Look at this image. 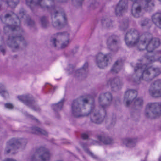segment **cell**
<instances>
[{"label": "cell", "mask_w": 161, "mask_h": 161, "mask_svg": "<svg viewBox=\"0 0 161 161\" xmlns=\"http://www.w3.org/2000/svg\"><path fill=\"white\" fill-rule=\"evenodd\" d=\"M94 104L95 101L92 96L89 95L80 96L72 103V114L76 117L86 116L94 110Z\"/></svg>", "instance_id": "1"}, {"label": "cell", "mask_w": 161, "mask_h": 161, "mask_svg": "<svg viewBox=\"0 0 161 161\" xmlns=\"http://www.w3.org/2000/svg\"><path fill=\"white\" fill-rule=\"evenodd\" d=\"M27 140L25 138L14 137L7 141L5 148V154L13 155L23 151L27 145Z\"/></svg>", "instance_id": "2"}, {"label": "cell", "mask_w": 161, "mask_h": 161, "mask_svg": "<svg viewBox=\"0 0 161 161\" xmlns=\"http://www.w3.org/2000/svg\"><path fill=\"white\" fill-rule=\"evenodd\" d=\"M52 23L54 28L62 29L66 25L67 19L65 13L61 7L53 8L51 14Z\"/></svg>", "instance_id": "3"}, {"label": "cell", "mask_w": 161, "mask_h": 161, "mask_svg": "<svg viewBox=\"0 0 161 161\" xmlns=\"http://www.w3.org/2000/svg\"><path fill=\"white\" fill-rule=\"evenodd\" d=\"M69 40V34L67 32H62L57 33L52 36L51 43L57 49H63L68 46Z\"/></svg>", "instance_id": "4"}, {"label": "cell", "mask_w": 161, "mask_h": 161, "mask_svg": "<svg viewBox=\"0 0 161 161\" xmlns=\"http://www.w3.org/2000/svg\"><path fill=\"white\" fill-rule=\"evenodd\" d=\"M7 44L11 49L15 51L24 49L27 45L26 40L22 35L8 36Z\"/></svg>", "instance_id": "5"}, {"label": "cell", "mask_w": 161, "mask_h": 161, "mask_svg": "<svg viewBox=\"0 0 161 161\" xmlns=\"http://www.w3.org/2000/svg\"><path fill=\"white\" fill-rule=\"evenodd\" d=\"M150 2L148 1H136L132 6L131 13L133 16L138 18L143 15L148 9Z\"/></svg>", "instance_id": "6"}, {"label": "cell", "mask_w": 161, "mask_h": 161, "mask_svg": "<svg viewBox=\"0 0 161 161\" xmlns=\"http://www.w3.org/2000/svg\"><path fill=\"white\" fill-rule=\"evenodd\" d=\"M2 21L6 26H19L20 20L19 17L14 12L6 11L1 16Z\"/></svg>", "instance_id": "7"}, {"label": "cell", "mask_w": 161, "mask_h": 161, "mask_svg": "<svg viewBox=\"0 0 161 161\" xmlns=\"http://www.w3.org/2000/svg\"><path fill=\"white\" fill-rule=\"evenodd\" d=\"M146 116L151 119L158 118L161 116V103H148L145 109Z\"/></svg>", "instance_id": "8"}, {"label": "cell", "mask_w": 161, "mask_h": 161, "mask_svg": "<svg viewBox=\"0 0 161 161\" xmlns=\"http://www.w3.org/2000/svg\"><path fill=\"white\" fill-rule=\"evenodd\" d=\"M50 157L49 150L45 147H40L36 151L31 161H50Z\"/></svg>", "instance_id": "9"}, {"label": "cell", "mask_w": 161, "mask_h": 161, "mask_svg": "<svg viewBox=\"0 0 161 161\" xmlns=\"http://www.w3.org/2000/svg\"><path fill=\"white\" fill-rule=\"evenodd\" d=\"M90 115V119L92 122L101 124L105 119L106 113L104 108L100 106L94 109Z\"/></svg>", "instance_id": "10"}, {"label": "cell", "mask_w": 161, "mask_h": 161, "mask_svg": "<svg viewBox=\"0 0 161 161\" xmlns=\"http://www.w3.org/2000/svg\"><path fill=\"white\" fill-rule=\"evenodd\" d=\"M139 37V33L136 30L130 29L125 35V43L128 47H132L137 44Z\"/></svg>", "instance_id": "11"}, {"label": "cell", "mask_w": 161, "mask_h": 161, "mask_svg": "<svg viewBox=\"0 0 161 161\" xmlns=\"http://www.w3.org/2000/svg\"><path fill=\"white\" fill-rule=\"evenodd\" d=\"M112 59L111 54L100 53L97 55L96 62L99 68L104 69L109 66L112 62Z\"/></svg>", "instance_id": "12"}, {"label": "cell", "mask_w": 161, "mask_h": 161, "mask_svg": "<svg viewBox=\"0 0 161 161\" xmlns=\"http://www.w3.org/2000/svg\"><path fill=\"white\" fill-rule=\"evenodd\" d=\"M161 73V70L159 68L152 66L145 69L142 76V80L149 81L159 76Z\"/></svg>", "instance_id": "13"}, {"label": "cell", "mask_w": 161, "mask_h": 161, "mask_svg": "<svg viewBox=\"0 0 161 161\" xmlns=\"http://www.w3.org/2000/svg\"><path fill=\"white\" fill-rule=\"evenodd\" d=\"M153 38L151 34L149 32L144 33L139 37L137 43V47L140 51L147 49L148 45Z\"/></svg>", "instance_id": "14"}, {"label": "cell", "mask_w": 161, "mask_h": 161, "mask_svg": "<svg viewBox=\"0 0 161 161\" xmlns=\"http://www.w3.org/2000/svg\"><path fill=\"white\" fill-rule=\"evenodd\" d=\"M149 92L153 97H161V80L154 81L151 84Z\"/></svg>", "instance_id": "15"}, {"label": "cell", "mask_w": 161, "mask_h": 161, "mask_svg": "<svg viewBox=\"0 0 161 161\" xmlns=\"http://www.w3.org/2000/svg\"><path fill=\"white\" fill-rule=\"evenodd\" d=\"M19 99L27 106L35 110H38V106L34 98L30 95H22L19 97Z\"/></svg>", "instance_id": "16"}, {"label": "cell", "mask_w": 161, "mask_h": 161, "mask_svg": "<svg viewBox=\"0 0 161 161\" xmlns=\"http://www.w3.org/2000/svg\"><path fill=\"white\" fill-rule=\"evenodd\" d=\"M120 41L119 37L117 36L113 35L111 36L107 40V47L109 49L113 52L118 50L120 47Z\"/></svg>", "instance_id": "17"}, {"label": "cell", "mask_w": 161, "mask_h": 161, "mask_svg": "<svg viewBox=\"0 0 161 161\" xmlns=\"http://www.w3.org/2000/svg\"><path fill=\"white\" fill-rule=\"evenodd\" d=\"M112 101V94L110 92H106L100 95L98 98V102L101 107H108L111 104Z\"/></svg>", "instance_id": "18"}, {"label": "cell", "mask_w": 161, "mask_h": 161, "mask_svg": "<svg viewBox=\"0 0 161 161\" xmlns=\"http://www.w3.org/2000/svg\"><path fill=\"white\" fill-rule=\"evenodd\" d=\"M137 92L134 89H130L126 91L124 95V104L128 107L130 106L137 97Z\"/></svg>", "instance_id": "19"}, {"label": "cell", "mask_w": 161, "mask_h": 161, "mask_svg": "<svg viewBox=\"0 0 161 161\" xmlns=\"http://www.w3.org/2000/svg\"><path fill=\"white\" fill-rule=\"evenodd\" d=\"M3 32L8 36L22 35V29L19 26H5L3 28Z\"/></svg>", "instance_id": "20"}, {"label": "cell", "mask_w": 161, "mask_h": 161, "mask_svg": "<svg viewBox=\"0 0 161 161\" xmlns=\"http://www.w3.org/2000/svg\"><path fill=\"white\" fill-rule=\"evenodd\" d=\"M128 2L126 0H121L117 4L115 14L117 16L121 17L126 13L128 9Z\"/></svg>", "instance_id": "21"}, {"label": "cell", "mask_w": 161, "mask_h": 161, "mask_svg": "<svg viewBox=\"0 0 161 161\" xmlns=\"http://www.w3.org/2000/svg\"><path fill=\"white\" fill-rule=\"evenodd\" d=\"M146 69V64H140L137 66L133 75L134 80L135 81L138 82L142 80L143 73Z\"/></svg>", "instance_id": "22"}, {"label": "cell", "mask_w": 161, "mask_h": 161, "mask_svg": "<svg viewBox=\"0 0 161 161\" xmlns=\"http://www.w3.org/2000/svg\"><path fill=\"white\" fill-rule=\"evenodd\" d=\"M110 85H111V89L114 92L119 91L123 86L122 80L119 77H116L112 80Z\"/></svg>", "instance_id": "23"}, {"label": "cell", "mask_w": 161, "mask_h": 161, "mask_svg": "<svg viewBox=\"0 0 161 161\" xmlns=\"http://www.w3.org/2000/svg\"><path fill=\"white\" fill-rule=\"evenodd\" d=\"M161 44V41L158 38H153L147 47V50L149 53H151L154 51L156 49L159 47Z\"/></svg>", "instance_id": "24"}, {"label": "cell", "mask_w": 161, "mask_h": 161, "mask_svg": "<svg viewBox=\"0 0 161 161\" xmlns=\"http://www.w3.org/2000/svg\"><path fill=\"white\" fill-rule=\"evenodd\" d=\"M123 64H124V61L122 59H118L113 65L111 71L113 73H115V74L119 73L123 68Z\"/></svg>", "instance_id": "25"}, {"label": "cell", "mask_w": 161, "mask_h": 161, "mask_svg": "<svg viewBox=\"0 0 161 161\" xmlns=\"http://www.w3.org/2000/svg\"><path fill=\"white\" fill-rule=\"evenodd\" d=\"M153 22L158 28L161 29V14L156 13L152 17Z\"/></svg>", "instance_id": "26"}, {"label": "cell", "mask_w": 161, "mask_h": 161, "mask_svg": "<svg viewBox=\"0 0 161 161\" xmlns=\"http://www.w3.org/2000/svg\"><path fill=\"white\" fill-rule=\"evenodd\" d=\"M39 5L43 8L50 9L53 7L54 5V2L53 1H42L39 2Z\"/></svg>", "instance_id": "27"}, {"label": "cell", "mask_w": 161, "mask_h": 161, "mask_svg": "<svg viewBox=\"0 0 161 161\" xmlns=\"http://www.w3.org/2000/svg\"><path fill=\"white\" fill-rule=\"evenodd\" d=\"M87 68H84L81 69H79L77 72V74H76V76L79 78H84V76H86V73H87Z\"/></svg>", "instance_id": "28"}, {"label": "cell", "mask_w": 161, "mask_h": 161, "mask_svg": "<svg viewBox=\"0 0 161 161\" xmlns=\"http://www.w3.org/2000/svg\"><path fill=\"white\" fill-rule=\"evenodd\" d=\"M143 100L141 98H138L135 101L134 104V108L135 110H139L142 108L143 105Z\"/></svg>", "instance_id": "29"}, {"label": "cell", "mask_w": 161, "mask_h": 161, "mask_svg": "<svg viewBox=\"0 0 161 161\" xmlns=\"http://www.w3.org/2000/svg\"><path fill=\"white\" fill-rule=\"evenodd\" d=\"M99 139L105 144H110L112 143V140L110 137L104 136H99Z\"/></svg>", "instance_id": "30"}, {"label": "cell", "mask_w": 161, "mask_h": 161, "mask_svg": "<svg viewBox=\"0 0 161 161\" xmlns=\"http://www.w3.org/2000/svg\"><path fill=\"white\" fill-rule=\"evenodd\" d=\"M19 1H8L6 2L7 4L9 5L10 7L14 8L16 7L17 5L19 3Z\"/></svg>", "instance_id": "31"}, {"label": "cell", "mask_w": 161, "mask_h": 161, "mask_svg": "<svg viewBox=\"0 0 161 161\" xmlns=\"http://www.w3.org/2000/svg\"><path fill=\"white\" fill-rule=\"evenodd\" d=\"M39 2L40 1H27V3L29 6L33 7L39 4Z\"/></svg>", "instance_id": "32"}, {"label": "cell", "mask_w": 161, "mask_h": 161, "mask_svg": "<svg viewBox=\"0 0 161 161\" xmlns=\"http://www.w3.org/2000/svg\"><path fill=\"white\" fill-rule=\"evenodd\" d=\"M33 130L34 131L37 133H40L41 134L44 135H47V133L44 130H42V129L39 128H33Z\"/></svg>", "instance_id": "33"}, {"label": "cell", "mask_w": 161, "mask_h": 161, "mask_svg": "<svg viewBox=\"0 0 161 161\" xmlns=\"http://www.w3.org/2000/svg\"><path fill=\"white\" fill-rule=\"evenodd\" d=\"M124 143L126 144V146L131 147L134 146L135 142L134 140H132V139H129V140L126 139V141L124 142Z\"/></svg>", "instance_id": "34"}, {"label": "cell", "mask_w": 161, "mask_h": 161, "mask_svg": "<svg viewBox=\"0 0 161 161\" xmlns=\"http://www.w3.org/2000/svg\"><path fill=\"white\" fill-rule=\"evenodd\" d=\"M5 107L9 109H12L14 108V105L12 103H7L5 104Z\"/></svg>", "instance_id": "35"}, {"label": "cell", "mask_w": 161, "mask_h": 161, "mask_svg": "<svg viewBox=\"0 0 161 161\" xmlns=\"http://www.w3.org/2000/svg\"><path fill=\"white\" fill-rule=\"evenodd\" d=\"M3 161H17L16 160H14V159H12V158H6V159H4Z\"/></svg>", "instance_id": "36"}, {"label": "cell", "mask_w": 161, "mask_h": 161, "mask_svg": "<svg viewBox=\"0 0 161 161\" xmlns=\"http://www.w3.org/2000/svg\"><path fill=\"white\" fill-rule=\"evenodd\" d=\"M159 61H160V63H161V57H160V58H159Z\"/></svg>", "instance_id": "37"}, {"label": "cell", "mask_w": 161, "mask_h": 161, "mask_svg": "<svg viewBox=\"0 0 161 161\" xmlns=\"http://www.w3.org/2000/svg\"><path fill=\"white\" fill-rule=\"evenodd\" d=\"M160 161H161V158H160Z\"/></svg>", "instance_id": "38"}]
</instances>
